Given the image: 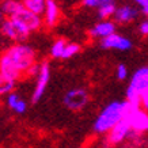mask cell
<instances>
[{
  "label": "cell",
  "mask_w": 148,
  "mask_h": 148,
  "mask_svg": "<svg viewBox=\"0 0 148 148\" xmlns=\"http://www.w3.org/2000/svg\"><path fill=\"white\" fill-rule=\"evenodd\" d=\"M4 18H7V16H5V15H4V12H3V11L0 10V22H1V21H3V19H4Z\"/></svg>",
  "instance_id": "83f0119b"
},
{
  "label": "cell",
  "mask_w": 148,
  "mask_h": 148,
  "mask_svg": "<svg viewBox=\"0 0 148 148\" xmlns=\"http://www.w3.org/2000/svg\"><path fill=\"white\" fill-rule=\"evenodd\" d=\"M22 8H23L22 0H3V3L0 5V10L4 12L5 16H14Z\"/></svg>",
  "instance_id": "4fadbf2b"
},
{
  "label": "cell",
  "mask_w": 148,
  "mask_h": 148,
  "mask_svg": "<svg viewBox=\"0 0 148 148\" xmlns=\"http://www.w3.org/2000/svg\"><path fill=\"white\" fill-rule=\"evenodd\" d=\"M147 1H148V0H135V3H137L140 7H141V5H144L145 3H147Z\"/></svg>",
  "instance_id": "4316f807"
},
{
  "label": "cell",
  "mask_w": 148,
  "mask_h": 148,
  "mask_svg": "<svg viewBox=\"0 0 148 148\" xmlns=\"http://www.w3.org/2000/svg\"><path fill=\"white\" fill-rule=\"evenodd\" d=\"M79 52H80V45L79 44H76V42H67L65 49H64L63 58H71L73 56H76Z\"/></svg>",
  "instance_id": "ac0fdd59"
},
{
  "label": "cell",
  "mask_w": 148,
  "mask_h": 148,
  "mask_svg": "<svg viewBox=\"0 0 148 148\" xmlns=\"http://www.w3.org/2000/svg\"><path fill=\"white\" fill-rule=\"evenodd\" d=\"M36 57V50L29 44L14 42L0 54V72L15 82L21 80L37 61Z\"/></svg>",
  "instance_id": "6da1fadb"
},
{
  "label": "cell",
  "mask_w": 148,
  "mask_h": 148,
  "mask_svg": "<svg viewBox=\"0 0 148 148\" xmlns=\"http://www.w3.org/2000/svg\"><path fill=\"white\" fill-rule=\"evenodd\" d=\"M26 110H27V103L23 99H19L18 103L14 108V112L16 113V114H23V113H26Z\"/></svg>",
  "instance_id": "7402d4cb"
},
{
  "label": "cell",
  "mask_w": 148,
  "mask_h": 148,
  "mask_svg": "<svg viewBox=\"0 0 148 148\" xmlns=\"http://www.w3.org/2000/svg\"><path fill=\"white\" fill-rule=\"evenodd\" d=\"M113 33H116V21L113 22L110 19H101V22H98L90 29L88 36L91 38H95V40L97 38L102 40V38L110 36Z\"/></svg>",
  "instance_id": "30bf717a"
},
{
  "label": "cell",
  "mask_w": 148,
  "mask_h": 148,
  "mask_svg": "<svg viewBox=\"0 0 148 148\" xmlns=\"http://www.w3.org/2000/svg\"><path fill=\"white\" fill-rule=\"evenodd\" d=\"M139 30L143 36H148V21H144V22L140 23Z\"/></svg>",
  "instance_id": "d4e9b609"
},
{
  "label": "cell",
  "mask_w": 148,
  "mask_h": 148,
  "mask_svg": "<svg viewBox=\"0 0 148 148\" xmlns=\"http://www.w3.org/2000/svg\"><path fill=\"white\" fill-rule=\"evenodd\" d=\"M8 18H10V16H8ZM12 18L18 19L19 22L22 23L23 26L26 27L30 33L40 30L41 26L44 25V18H42V15H38V14L32 12L30 10L25 8V7H23L19 12L15 14Z\"/></svg>",
  "instance_id": "8992f818"
},
{
  "label": "cell",
  "mask_w": 148,
  "mask_h": 148,
  "mask_svg": "<svg viewBox=\"0 0 148 148\" xmlns=\"http://www.w3.org/2000/svg\"><path fill=\"white\" fill-rule=\"evenodd\" d=\"M141 12H143L144 15H147V16H148V1L144 5H141Z\"/></svg>",
  "instance_id": "484cf974"
},
{
  "label": "cell",
  "mask_w": 148,
  "mask_h": 148,
  "mask_svg": "<svg viewBox=\"0 0 148 148\" xmlns=\"http://www.w3.org/2000/svg\"><path fill=\"white\" fill-rule=\"evenodd\" d=\"M116 76H117V79H120V80H124V79H126V77H128V68H126L124 64L117 65Z\"/></svg>",
  "instance_id": "ffe728a7"
},
{
  "label": "cell",
  "mask_w": 148,
  "mask_h": 148,
  "mask_svg": "<svg viewBox=\"0 0 148 148\" xmlns=\"http://www.w3.org/2000/svg\"><path fill=\"white\" fill-rule=\"evenodd\" d=\"M49 79H50V67H49V63L48 61H42L41 63V71L37 76V83H36V87H34V91H33V102L36 103L38 102L44 94H45V90L48 87V83H49Z\"/></svg>",
  "instance_id": "ba28073f"
},
{
  "label": "cell",
  "mask_w": 148,
  "mask_h": 148,
  "mask_svg": "<svg viewBox=\"0 0 148 148\" xmlns=\"http://www.w3.org/2000/svg\"><path fill=\"white\" fill-rule=\"evenodd\" d=\"M64 106L72 112H80L88 103V92L83 87H76L67 91L63 97Z\"/></svg>",
  "instance_id": "5b68a950"
},
{
  "label": "cell",
  "mask_w": 148,
  "mask_h": 148,
  "mask_svg": "<svg viewBox=\"0 0 148 148\" xmlns=\"http://www.w3.org/2000/svg\"><path fill=\"white\" fill-rule=\"evenodd\" d=\"M19 95L15 94V92H8V94L5 95V103H7V106H8L11 110H14V108H15V105L18 103L19 101Z\"/></svg>",
  "instance_id": "d6986e66"
},
{
  "label": "cell",
  "mask_w": 148,
  "mask_h": 148,
  "mask_svg": "<svg viewBox=\"0 0 148 148\" xmlns=\"http://www.w3.org/2000/svg\"><path fill=\"white\" fill-rule=\"evenodd\" d=\"M101 48L125 52V50H129L132 48V41L129 38H126V37L121 36V34L113 33V34L101 40Z\"/></svg>",
  "instance_id": "9c48e42d"
},
{
  "label": "cell",
  "mask_w": 148,
  "mask_h": 148,
  "mask_svg": "<svg viewBox=\"0 0 148 148\" xmlns=\"http://www.w3.org/2000/svg\"><path fill=\"white\" fill-rule=\"evenodd\" d=\"M65 45H67V41L65 40H63V38L56 40L52 44V46H50V56L53 58H63Z\"/></svg>",
  "instance_id": "2e32d148"
},
{
  "label": "cell",
  "mask_w": 148,
  "mask_h": 148,
  "mask_svg": "<svg viewBox=\"0 0 148 148\" xmlns=\"http://www.w3.org/2000/svg\"><path fill=\"white\" fill-rule=\"evenodd\" d=\"M137 14H139V11L135 7H132V5H121V7H117L113 18H114V21L117 23H129L137 18Z\"/></svg>",
  "instance_id": "7c38bea8"
},
{
  "label": "cell",
  "mask_w": 148,
  "mask_h": 148,
  "mask_svg": "<svg viewBox=\"0 0 148 148\" xmlns=\"http://www.w3.org/2000/svg\"><path fill=\"white\" fill-rule=\"evenodd\" d=\"M23 7L30 10L32 12L38 14V15H44L46 7V0H22Z\"/></svg>",
  "instance_id": "5bb4252c"
},
{
  "label": "cell",
  "mask_w": 148,
  "mask_h": 148,
  "mask_svg": "<svg viewBox=\"0 0 148 148\" xmlns=\"http://www.w3.org/2000/svg\"><path fill=\"white\" fill-rule=\"evenodd\" d=\"M14 86H15V80L7 77L5 75H3V73L0 72V98L7 95L8 92H11V90L14 88Z\"/></svg>",
  "instance_id": "e0dca14e"
},
{
  "label": "cell",
  "mask_w": 148,
  "mask_h": 148,
  "mask_svg": "<svg viewBox=\"0 0 148 148\" xmlns=\"http://www.w3.org/2000/svg\"><path fill=\"white\" fill-rule=\"evenodd\" d=\"M0 32L5 38H8L14 42H25L30 36V32L18 19L12 18V16H10V18L7 16L0 22Z\"/></svg>",
  "instance_id": "277c9868"
},
{
  "label": "cell",
  "mask_w": 148,
  "mask_h": 148,
  "mask_svg": "<svg viewBox=\"0 0 148 148\" xmlns=\"http://www.w3.org/2000/svg\"><path fill=\"white\" fill-rule=\"evenodd\" d=\"M130 132H132V128H130L129 122L126 118L121 120V121L116 124L112 129L108 132V137H106V141H108L110 145H117V144L122 143L124 140H126L129 137Z\"/></svg>",
  "instance_id": "52a82bcc"
},
{
  "label": "cell",
  "mask_w": 148,
  "mask_h": 148,
  "mask_svg": "<svg viewBox=\"0 0 148 148\" xmlns=\"http://www.w3.org/2000/svg\"><path fill=\"white\" fill-rule=\"evenodd\" d=\"M40 71H41V63H34L32 65V67L29 68V71L26 72V76H32V77H34V76H38V73H40Z\"/></svg>",
  "instance_id": "44dd1931"
},
{
  "label": "cell",
  "mask_w": 148,
  "mask_h": 148,
  "mask_svg": "<svg viewBox=\"0 0 148 148\" xmlns=\"http://www.w3.org/2000/svg\"><path fill=\"white\" fill-rule=\"evenodd\" d=\"M42 18H44V25L49 29L57 25L58 19H60V8H58L56 0H46V7Z\"/></svg>",
  "instance_id": "8fae6325"
},
{
  "label": "cell",
  "mask_w": 148,
  "mask_h": 148,
  "mask_svg": "<svg viewBox=\"0 0 148 148\" xmlns=\"http://www.w3.org/2000/svg\"><path fill=\"white\" fill-rule=\"evenodd\" d=\"M140 105H141V108H143L144 110H147V112H148V88H147V90H144L143 92H141Z\"/></svg>",
  "instance_id": "cb8c5ba5"
},
{
  "label": "cell",
  "mask_w": 148,
  "mask_h": 148,
  "mask_svg": "<svg viewBox=\"0 0 148 148\" xmlns=\"http://www.w3.org/2000/svg\"><path fill=\"white\" fill-rule=\"evenodd\" d=\"M126 113V101L124 102H114L106 105L102 109V112L99 113V116L95 118L92 130L97 135H106L113 126L124 120Z\"/></svg>",
  "instance_id": "7a4b0ae2"
},
{
  "label": "cell",
  "mask_w": 148,
  "mask_h": 148,
  "mask_svg": "<svg viewBox=\"0 0 148 148\" xmlns=\"http://www.w3.org/2000/svg\"><path fill=\"white\" fill-rule=\"evenodd\" d=\"M148 88V67H141L133 73L126 90V99L140 105L141 92Z\"/></svg>",
  "instance_id": "3957f363"
},
{
  "label": "cell",
  "mask_w": 148,
  "mask_h": 148,
  "mask_svg": "<svg viewBox=\"0 0 148 148\" xmlns=\"http://www.w3.org/2000/svg\"><path fill=\"white\" fill-rule=\"evenodd\" d=\"M82 3L87 8H98L103 3V0H82Z\"/></svg>",
  "instance_id": "603a6c76"
},
{
  "label": "cell",
  "mask_w": 148,
  "mask_h": 148,
  "mask_svg": "<svg viewBox=\"0 0 148 148\" xmlns=\"http://www.w3.org/2000/svg\"><path fill=\"white\" fill-rule=\"evenodd\" d=\"M97 10H98V18L99 19H109L114 15L117 7H116V3L113 1V3H105V4H101Z\"/></svg>",
  "instance_id": "9a60e30c"
}]
</instances>
